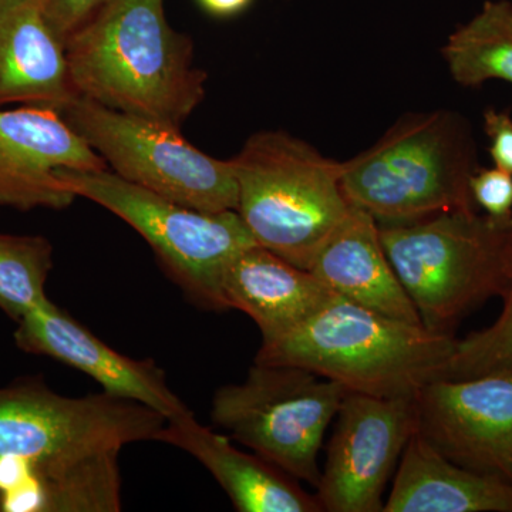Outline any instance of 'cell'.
Segmentation results:
<instances>
[{
	"label": "cell",
	"instance_id": "1",
	"mask_svg": "<svg viewBox=\"0 0 512 512\" xmlns=\"http://www.w3.org/2000/svg\"><path fill=\"white\" fill-rule=\"evenodd\" d=\"M167 419L101 392L67 397L42 380L0 387V512H119V456Z\"/></svg>",
	"mask_w": 512,
	"mask_h": 512
},
{
	"label": "cell",
	"instance_id": "2",
	"mask_svg": "<svg viewBox=\"0 0 512 512\" xmlns=\"http://www.w3.org/2000/svg\"><path fill=\"white\" fill-rule=\"evenodd\" d=\"M77 96L180 128L204 100L194 43L165 18L164 0H107L64 42Z\"/></svg>",
	"mask_w": 512,
	"mask_h": 512
},
{
	"label": "cell",
	"instance_id": "3",
	"mask_svg": "<svg viewBox=\"0 0 512 512\" xmlns=\"http://www.w3.org/2000/svg\"><path fill=\"white\" fill-rule=\"evenodd\" d=\"M456 342L453 333L434 332L333 295L288 335L261 343L255 362L302 367L348 392L414 397L424 384L441 379Z\"/></svg>",
	"mask_w": 512,
	"mask_h": 512
},
{
	"label": "cell",
	"instance_id": "4",
	"mask_svg": "<svg viewBox=\"0 0 512 512\" xmlns=\"http://www.w3.org/2000/svg\"><path fill=\"white\" fill-rule=\"evenodd\" d=\"M379 231L427 329L451 333L471 309L511 291L512 222L461 210L379 224Z\"/></svg>",
	"mask_w": 512,
	"mask_h": 512
},
{
	"label": "cell",
	"instance_id": "5",
	"mask_svg": "<svg viewBox=\"0 0 512 512\" xmlns=\"http://www.w3.org/2000/svg\"><path fill=\"white\" fill-rule=\"evenodd\" d=\"M474 146L453 111L404 116L376 144L342 163V188L353 207L379 224L474 210Z\"/></svg>",
	"mask_w": 512,
	"mask_h": 512
},
{
	"label": "cell",
	"instance_id": "6",
	"mask_svg": "<svg viewBox=\"0 0 512 512\" xmlns=\"http://www.w3.org/2000/svg\"><path fill=\"white\" fill-rule=\"evenodd\" d=\"M231 163L238 214L256 244L299 268H311L352 210L342 188V163L284 130L249 137Z\"/></svg>",
	"mask_w": 512,
	"mask_h": 512
},
{
	"label": "cell",
	"instance_id": "7",
	"mask_svg": "<svg viewBox=\"0 0 512 512\" xmlns=\"http://www.w3.org/2000/svg\"><path fill=\"white\" fill-rule=\"evenodd\" d=\"M60 180L76 197L117 215L157 256L158 264L198 308L225 312L229 265L256 245L238 211L205 212L185 207L107 170H62Z\"/></svg>",
	"mask_w": 512,
	"mask_h": 512
},
{
	"label": "cell",
	"instance_id": "8",
	"mask_svg": "<svg viewBox=\"0 0 512 512\" xmlns=\"http://www.w3.org/2000/svg\"><path fill=\"white\" fill-rule=\"evenodd\" d=\"M348 393L311 370L255 362L244 382L214 393L211 420L232 440L316 490L319 451Z\"/></svg>",
	"mask_w": 512,
	"mask_h": 512
},
{
	"label": "cell",
	"instance_id": "9",
	"mask_svg": "<svg viewBox=\"0 0 512 512\" xmlns=\"http://www.w3.org/2000/svg\"><path fill=\"white\" fill-rule=\"evenodd\" d=\"M63 119L128 183L185 207L238 211L231 160H218L188 143L180 128L107 109L77 97Z\"/></svg>",
	"mask_w": 512,
	"mask_h": 512
},
{
	"label": "cell",
	"instance_id": "10",
	"mask_svg": "<svg viewBox=\"0 0 512 512\" xmlns=\"http://www.w3.org/2000/svg\"><path fill=\"white\" fill-rule=\"evenodd\" d=\"M316 498L326 512H382L383 493L416 431L413 397L349 392L336 414Z\"/></svg>",
	"mask_w": 512,
	"mask_h": 512
},
{
	"label": "cell",
	"instance_id": "11",
	"mask_svg": "<svg viewBox=\"0 0 512 512\" xmlns=\"http://www.w3.org/2000/svg\"><path fill=\"white\" fill-rule=\"evenodd\" d=\"M413 407L417 433L441 454L512 483V373L433 380Z\"/></svg>",
	"mask_w": 512,
	"mask_h": 512
},
{
	"label": "cell",
	"instance_id": "12",
	"mask_svg": "<svg viewBox=\"0 0 512 512\" xmlns=\"http://www.w3.org/2000/svg\"><path fill=\"white\" fill-rule=\"evenodd\" d=\"M62 170H107L106 161L52 107H0V207L66 210L76 195Z\"/></svg>",
	"mask_w": 512,
	"mask_h": 512
},
{
	"label": "cell",
	"instance_id": "13",
	"mask_svg": "<svg viewBox=\"0 0 512 512\" xmlns=\"http://www.w3.org/2000/svg\"><path fill=\"white\" fill-rule=\"evenodd\" d=\"M15 342L23 352L73 367L96 380L103 392L144 404L167 420L191 413L154 360L121 355L50 299L19 320Z\"/></svg>",
	"mask_w": 512,
	"mask_h": 512
},
{
	"label": "cell",
	"instance_id": "14",
	"mask_svg": "<svg viewBox=\"0 0 512 512\" xmlns=\"http://www.w3.org/2000/svg\"><path fill=\"white\" fill-rule=\"evenodd\" d=\"M157 441L180 448L210 471L239 512H323L316 495L231 437L202 426L194 413L167 420Z\"/></svg>",
	"mask_w": 512,
	"mask_h": 512
},
{
	"label": "cell",
	"instance_id": "15",
	"mask_svg": "<svg viewBox=\"0 0 512 512\" xmlns=\"http://www.w3.org/2000/svg\"><path fill=\"white\" fill-rule=\"evenodd\" d=\"M64 40L36 0H0V107H52L77 99Z\"/></svg>",
	"mask_w": 512,
	"mask_h": 512
},
{
	"label": "cell",
	"instance_id": "16",
	"mask_svg": "<svg viewBox=\"0 0 512 512\" xmlns=\"http://www.w3.org/2000/svg\"><path fill=\"white\" fill-rule=\"evenodd\" d=\"M309 271L335 295L390 318L423 325L387 258L379 224L369 212L352 205L348 217L320 248Z\"/></svg>",
	"mask_w": 512,
	"mask_h": 512
},
{
	"label": "cell",
	"instance_id": "17",
	"mask_svg": "<svg viewBox=\"0 0 512 512\" xmlns=\"http://www.w3.org/2000/svg\"><path fill=\"white\" fill-rule=\"evenodd\" d=\"M222 292L228 311L237 309L254 320L262 343L288 335L335 295L309 269L258 244L229 265Z\"/></svg>",
	"mask_w": 512,
	"mask_h": 512
},
{
	"label": "cell",
	"instance_id": "18",
	"mask_svg": "<svg viewBox=\"0 0 512 512\" xmlns=\"http://www.w3.org/2000/svg\"><path fill=\"white\" fill-rule=\"evenodd\" d=\"M383 512H512V483L458 466L414 431Z\"/></svg>",
	"mask_w": 512,
	"mask_h": 512
},
{
	"label": "cell",
	"instance_id": "19",
	"mask_svg": "<svg viewBox=\"0 0 512 512\" xmlns=\"http://www.w3.org/2000/svg\"><path fill=\"white\" fill-rule=\"evenodd\" d=\"M451 77L461 86L512 83V3L490 0L443 47Z\"/></svg>",
	"mask_w": 512,
	"mask_h": 512
},
{
	"label": "cell",
	"instance_id": "20",
	"mask_svg": "<svg viewBox=\"0 0 512 512\" xmlns=\"http://www.w3.org/2000/svg\"><path fill=\"white\" fill-rule=\"evenodd\" d=\"M53 245L42 235L0 234V309L15 320L47 301Z\"/></svg>",
	"mask_w": 512,
	"mask_h": 512
},
{
	"label": "cell",
	"instance_id": "21",
	"mask_svg": "<svg viewBox=\"0 0 512 512\" xmlns=\"http://www.w3.org/2000/svg\"><path fill=\"white\" fill-rule=\"evenodd\" d=\"M512 373V296L490 328L457 339L441 379L461 380Z\"/></svg>",
	"mask_w": 512,
	"mask_h": 512
},
{
	"label": "cell",
	"instance_id": "22",
	"mask_svg": "<svg viewBox=\"0 0 512 512\" xmlns=\"http://www.w3.org/2000/svg\"><path fill=\"white\" fill-rule=\"evenodd\" d=\"M471 197L485 215L501 222H512V174L501 168H480L470 180Z\"/></svg>",
	"mask_w": 512,
	"mask_h": 512
},
{
	"label": "cell",
	"instance_id": "23",
	"mask_svg": "<svg viewBox=\"0 0 512 512\" xmlns=\"http://www.w3.org/2000/svg\"><path fill=\"white\" fill-rule=\"evenodd\" d=\"M47 22L66 42L107 0H36Z\"/></svg>",
	"mask_w": 512,
	"mask_h": 512
},
{
	"label": "cell",
	"instance_id": "24",
	"mask_svg": "<svg viewBox=\"0 0 512 512\" xmlns=\"http://www.w3.org/2000/svg\"><path fill=\"white\" fill-rule=\"evenodd\" d=\"M484 130L490 138V154L495 167L512 174V119L505 111L488 109Z\"/></svg>",
	"mask_w": 512,
	"mask_h": 512
},
{
	"label": "cell",
	"instance_id": "25",
	"mask_svg": "<svg viewBox=\"0 0 512 512\" xmlns=\"http://www.w3.org/2000/svg\"><path fill=\"white\" fill-rule=\"evenodd\" d=\"M201 8L218 18H229L244 12L252 0H198Z\"/></svg>",
	"mask_w": 512,
	"mask_h": 512
},
{
	"label": "cell",
	"instance_id": "26",
	"mask_svg": "<svg viewBox=\"0 0 512 512\" xmlns=\"http://www.w3.org/2000/svg\"><path fill=\"white\" fill-rule=\"evenodd\" d=\"M510 254H511V276H512V234H511ZM511 296H512V285H511V291H510V293H508V296L505 299L511 298ZM505 299H504V301H505Z\"/></svg>",
	"mask_w": 512,
	"mask_h": 512
}]
</instances>
